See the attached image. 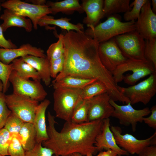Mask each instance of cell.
I'll return each instance as SVG.
<instances>
[{
  "label": "cell",
  "mask_w": 156,
  "mask_h": 156,
  "mask_svg": "<svg viewBox=\"0 0 156 156\" xmlns=\"http://www.w3.org/2000/svg\"><path fill=\"white\" fill-rule=\"evenodd\" d=\"M64 62L62 71L52 81L68 76L94 79L106 86L111 99L123 101L125 96L119 90L112 73L103 65L98 53L99 43L83 31L71 30L64 35Z\"/></svg>",
  "instance_id": "cell-1"
},
{
  "label": "cell",
  "mask_w": 156,
  "mask_h": 156,
  "mask_svg": "<svg viewBox=\"0 0 156 156\" xmlns=\"http://www.w3.org/2000/svg\"><path fill=\"white\" fill-rule=\"evenodd\" d=\"M49 125L47 127L49 139L42 142L44 147L52 150L54 155L70 156L75 153L83 156L92 155L97 151L94 146L97 135L100 132L103 120L81 123L66 121L60 132L55 125V117L49 112L47 114Z\"/></svg>",
  "instance_id": "cell-2"
},
{
  "label": "cell",
  "mask_w": 156,
  "mask_h": 156,
  "mask_svg": "<svg viewBox=\"0 0 156 156\" xmlns=\"http://www.w3.org/2000/svg\"><path fill=\"white\" fill-rule=\"evenodd\" d=\"M155 72L156 70L151 62L128 59L117 66L112 74L117 84L123 80L125 83L133 86L140 79Z\"/></svg>",
  "instance_id": "cell-3"
},
{
  "label": "cell",
  "mask_w": 156,
  "mask_h": 156,
  "mask_svg": "<svg viewBox=\"0 0 156 156\" xmlns=\"http://www.w3.org/2000/svg\"><path fill=\"white\" fill-rule=\"evenodd\" d=\"M135 30V22H122L118 17L111 15L95 27L90 26L84 32L99 43L118 35Z\"/></svg>",
  "instance_id": "cell-4"
},
{
  "label": "cell",
  "mask_w": 156,
  "mask_h": 156,
  "mask_svg": "<svg viewBox=\"0 0 156 156\" xmlns=\"http://www.w3.org/2000/svg\"><path fill=\"white\" fill-rule=\"evenodd\" d=\"M53 109L56 117L70 121L73 113L83 99L82 89L66 88L54 89Z\"/></svg>",
  "instance_id": "cell-5"
},
{
  "label": "cell",
  "mask_w": 156,
  "mask_h": 156,
  "mask_svg": "<svg viewBox=\"0 0 156 156\" xmlns=\"http://www.w3.org/2000/svg\"><path fill=\"white\" fill-rule=\"evenodd\" d=\"M118 88L131 105L141 102L146 105L156 93V72L136 84L127 88L118 86Z\"/></svg>",
  "instance_id": "cell-6"
},
{
  "label": "cell",
  "mask_w": 156,
  "mask_h": 156,
  "mask_svg": "<svg viewBox=\"0 0 156 156\" xmlns=\"http://www.w3.org/2000/svg\"><path fill=\"white\" fill-rule=\"evenodd\" d=\"M5 98L7 106L12 113L25 122L33 123L38 102L13 93L5 94Z\"/></svg>",
  "instance_id": "cell-7"
},
{
  "label": "cell",
  "mask_w": 156,
  "mask_h": 156,
  "mask_svg": "<svg viewBox=\"0 0 156 156\" xmlns=\"http://www.w3.org/2000/svg\"><path fill=\"white\" fill-rule=\"evenodd\" d=\"M1 7L9 10L15 14L28 17L31 20L34 29L38 28V23L43 16L51 14L46 5H36L20 0H8L1 3Z\"/></svg>",
  "instance_id": "cell-8"
},
{
  "label": "cell",
  "mask_w": 156,
  "mask_h": 156,
  "mask_svg": "<svg viewBox=\"0 0 156 156\" xmlns=\"http://www.w3.org/2000/svg\"><path fill=\"white\" fill-rule=\"evenodd\" d=\"M114 38L127 58L146 60L144 54L145 40L135 30L118 35Z\"/></svg>",
  "instance_id": "cell-9"
},
{
  "label": "cell",
  "mask_w": 156,
  "mask_h": 156,
  "mask_svg": "<svg viewBox=\"0 0 156 156\" xmlns=\"http://www.w3.org/2000/svg\"><path fill=\"white\" fill-rule=\"evenodd\" d=\"M40 81L23 79L14 70L9 78L10 83L12 86L13 93L29 97L38 102L44 100L47 95Z\"/></svg>",
  "instance_id": "cell-10"
},
{
  "label": "cell",
  "mask_w": 156,
  "mask_h": 156,
  "mask_svg": "<svg viewBox=\"0 0 156 156\" xmlns=\"http://www.w3.org/2000/svg\"><path fill=\"white\" fill-rule=\"evenodd\" d=\"M109 102L114 108L111 116L118 119L121 125L126 126L131 125L133 132L136 130L138 123L143 122V118L151 113L148 107L137 110L132 107L130 102L126 105H119L111 99Z\"/></svg>",
  "instance_id": "cell-11"
},
{
  "label": "cell",
  "mask_w": 156,
  "mask_h": 156,
  "mask_svg": "<svg viewBox=\"0 0 156 156\" xmlns=\"http://www.w3.org/2000/svg\"><path fill=\"white\" fill-rule=\"evenodd\" d=\"M117 145L129 154H138L145 147L151 145H156V132L148 138L139 140L132 135L122 134L121 129L117 126L110 128Z\"/></svg>",
  "instance_id": "cell-12"
},
{
  "label": "cell",
  "mask_w": 156,
  "mask_h": 156,
  "mask_svg": "<svg viewBox=\"0 0 156 156\" xmlns=\"http://www.w3.org/2000/svg\"><path fill=\"white\" fill-rule=\"evenodd\" d=\"M98 53L102 64L112 74L117 66L128 59L123 55L114 38L99 43Z\"/></svg>",
  "instance_id": "cell-13"
},
{
  "label": "cell",
  "mask_w": 156,
  "mask_h": 156,
  "mask_svg": "<svg viewBox=\"0 0 156 156\" xmlns=\"http://www.w3.org/2000/svg\"><path fill=\"white\" fill-rule=\"evenodd\" d=\"M151 5L147 0L135 22V30L145 40L156 38V14L152 11Z\"/></svg>",
  "instance_id": "cell-14"
},
{
  "label": "cell",
  "mask_w": 156,
  "mask_h": 156,
  "mask_svg": "<svg viewBox=\"0 0 156 156\" xmlns=\"http://www.w3.org/2000/svg\"><path fill=\"white\" fill-rule=\"evenodd\" d=\"M110 97L107 92L88 99V121L109 118L114 110L110 103Z\"/></svg>",
  "instance_id": "cell-15"
},
{
  "label": "cell",
  "mask_w": 156,
  "mask_h": 156,
  "mask_svg": "<svg viewBox=\"0 0 156 156\" xmlns=\"http://www.w3.org/2000/svg\"><path fill=\"white\" fill-rule=\"evenodd\" d=\"M110 126L109 118L103 120L101 131L96 136L95 140L94 146L97 151L110 149L121 155H129V154L127 151L120 148L117 144Z\"/></svg>",
  "instance_id": "cell-16"
},
{
  "label": "cell",
  "mask_w": 156,
  "mask_h": 156,
  "mask_svg": "<svg viewBox=\"0 0 156 156\" xmlns=\"http://www.w3.org/2000/svg\"><path fill=\"white\" fill-rule=\"evenodd\" d=\"M27 55L45 57L47 55L44 51L40 48L33 46L29 43L23 44L19 48L6 49L0 48V61L4 64H9L18 57Z\"/></svg>",
  "instance_id": "cell-17"
},
{
  "label": "cell",
  "mask_w": 156,
  "mask_h": 156,
  "mask_svg": "<svg viewBox=\"0 0 156 156\" xmlns=\"http://www.w3.org/2000/svg\"><path fill=\"white\" fill-rule=\"evenodd\" d=\"M81 5L86 16L83 20L88 27H95L105 16L103 0H83Z\"/></svg>",
  "instance_id": "cell-18"
},
{
  "label": "cell",
  "mask_w": 156,
  "mask_h": 156,
  "mask_svg": "<svg viewBox=\"0 0 156 156\" xmlns=\"http://www.w3.org/2000/svg\"><path fill=\"white\" fill-rule=\"evenodd\" d=\"M50 103L49 100L45 99L39 104L35 112L33 124L36 132L37 143H42L49 139L46 125L45 113Z\"/></svg>",
  "instance_id": "cell-19"
},
{
  "label": "cell",
  "mask_w": 156,
  "mask_h": 156,
  "mask_svg": "<svg viewBox=\"0 0 156 156\" xmlns=\"http://www.w3.org/2000/svg\"><path fill=\"white\" fill-rule=\"evenodd\" d=\"M21 57L36 70L46 86L50 85L51 81L50 62L47 56L40 57L27 55Z\"/></svg>",
  "instance_id": "cell-20"
},
{
  "label": "cell",
  "mask_w": 156,
  "mask_h": 156,
  "mask_svg": "<svg viewBox=\"0 0 156 156\" xmlns=\"http://www.w3.org/2000/svg\"><path fill=\"white\" fill-rule=\"evenodd\" d=\"M3 12L0 16V19L3 21L1 25L3 32L12 27H22L28 32L32 31L33 24L29 19L16 15L7 9L4 10Z\"/></svg>",
  "instance_id": "cell-21"
},
{
  "label": "cell",
  "mask_w": 156,
  "mask_h": 156,
  "mask_svg": "<svg viewBox=\"0 0 156 156\" xmlns=\"http://www.w3.org/2000/svg\"><path fill=\"white\" fill-rule=\"evenodd\" d=\"M70 20V19L66 17L55 19L53 16L47 15L39 20L38 25L40 27L45 26L49 25H54L66 30L67 32L71 30L80 31L83 30V24L80 23L77 24H73L69 22Z\"/></svg>",
  "instance_id": "cell-22"
},
{
  "label": "cell",
  "mask_w": 156,
  "mask_h": 156,
  "mask_svg": "<svg viewBox=\"0 0 156 156\" xmlns=\"http://www.w3.org/2000/svg\"><path fill=\"white\" fill-rule=\"evenodd\" d=\"M46 5L49 7L51 14H53L60 12L71 14L75 11L80 13L84 12L78 0H64L56 2L48 1Z\"/></svg>",
  "instance_id": "cell-23"
},
{
  "label": "cell",
  "mask_w": 156,
  "mask_h": 156,
  "mask_svg": "<svg viewBox=\"0 0 156 156\" xmlns=\"http://www.w3.org/2000/svg\"><path fill=\"white\" fill-rule=\"evenodd\" d=\"M25 151L32 149L37 144V134L32 123L25 122L17 136Z\"/></svg>",
  "instance_id": "cell-24"
},
{
  "label": "cell",
  "mask_w": 156,
  "mask_h": 156,
  "mask_svg": "<svg viewBox=\"0 0 156 156\" xmlns=\"http://www.w3.org/2000/svg\"><path fill=\"white\" fill-rule=\"evenodd\" d=\"M97 80L94 79H86L81 77L68 76L57 81L52 82L54 89L66 88L83 89L86 86Z\"/></svg>",
  "instance_id": "cell-25"
},
{
  "label": "cell",
  "mask_w": 156,
  "mask_h": 156,
  "mask_svg": "<svg viewBox=\"0 0 156 156\" xmlns=\"http://www.w3.org/2000/svg\"><path fill=\"white\" fill-rule=\"evenodd\" d=\"M11 64L13 70L21 77L26 79L32 78L33 80H41L36 70L21 57L15 59Z\"/></svg>",
  "instance_id": "cell-26"
},
{
  "label": "cell",
  "mask_w": 156,
  "mask_h": 156,
  "mask_svg": "<svg viewBox=\"0 0 156 156\" xmlns=\"http://www.w3.org/2000/svg\"><path fill=\"white\" fill-rule=\"evenodd\" d=\"M130 0H104L103 11L105 16L130 11L132 8L130 6Z\"/></svg>",
  "instance_id": "cell-27"
},
{
  "label": "cell",
  "mask_w": 156,
  "mask_h": 156,
  "mask_svg": "<svg viewBox=\"0 0 156 156\" xmlns=\"http://www.w3.org/2000/svg\"><path fill=\"white\" fill-rule=\"evenodd\" d=\"M106 92L107 90L105 85L101 81L96 80L82 89V97L83 99H88Z\"/></svg>",
  "instance_id": "cell-28"
},
{
  "label": "cell",
  "mask_w": 156,
  "mask_h": 156,
  "mask_svg": "<svg viewBox=\"0 0 156 156\" xmlns=\"http://www.w3.org/2000/svg\"><path fill=\"white\" fill-rule=\"evenodd\" d=\"M88 99H83L75 108L72 114L71 121L77 123L88 122Z\"/></svg>",
  "instance_id": "cell-29"
},
{
  "label": "cell",
  "mask_w": 156,
  "mask_h": 156,
  "mask_svg": "<svg viewBox=\"0 0 156 156\" xmlns=\"http://www.w3.org/2000/svg\"><path fill=\"white\" fill-rule=\"evenodd\" d=\"M64 35H58V40L51 44L47 51V56L49 61L59 58L64 55V50L63 43Z\"/></svg>",
  "instance_id": "cell-30"
},
{
  "label": "cell",
  "mask_w": 156,
  "mask_h": 156,
  "mask_svg": "<svg viewBox=\"0 0 156 156\" xmlns=\"http://www.w3.org/2000/svg\"><path fill=\"white\" fill-rule=\"evenodd\" d=\"M25 122L11 113L8 118L4 128L13 135L18 136Z\"/></svg>",
  "instance_id": "cell-31"
},
{
  "label": "cell",
  "mask_w": 156,
  "mask_h": 156,
  "mask_svg": "<svg viewBox=\"0 0 156 156\" xmlns=\"http://www.w3.org/2000/svg\"><path fill=\"white\" fill-rule=\"evenodd\" d=\"M147 0H135L130 4L132 8L131 10L124 14L123 18L126 22L135 21L139 18L141 10Z\"/></svg>",
  "instance_id": "cell-32"
},
{
  "label": "cell",
  "mask_w": 156,
  "mask_h": 156,
  "mask_svg": "<svg viewBox=\"0 0 156 156\" xmlns=\"http://www.w3.org/2000/svg\"><path fill=\"white\" fill-rule=\"evenodd\" d=\"M144 54L145 59L151 62L156 70V38L145 40Z\"/></svg>",
  "instance_id": "cell-33"
},
{
  "label": "cell",
  "mask_w": 156,
  "mask_h": 156,
  "mask_svg": "<svg viewBox=\"0 0 156 156\" xmlns=\"http://www.w3.org/2000/svg\"><path fill=\"white\" fill-rule=\"evenodd\" d=\"M13 70L12 64H6L0 61V79L3 84V92L6 93L10 86L9 78Z\"/></svg>",
  "instance_id": "cell-34"
},
{
  "label": "cell",
  "mask_w": 156,
  "mask_h": 156,
  "mask_svg": "<svg viewBox=\"0 0 156 156\" xmlns=\"http://www.w3.org/2000/svg\"><path fill=\"white\" fill-rule=\"evenodd\" d=\"M13 135L4 128L0 129V154L8 155V149Z\"/></svg>",
  "instance_id": "cell-35"
},
{
  "label": "cell",
  "mask_w": 156,
  "mask_h": 156,
  "mask_svg": "<svg viewBox=\"0 0 156 156\" xmlns=\"http://www.w3.org/2000/svg\"><path fill=\"white\" fill-rule=\"evenodd\" d=\"M10 156H25V151L17 136L13 135L8 149Z\"/></svg>",
  "instance_id": "cell-36"
},
{
  "label": "cell",
  "mask_w": 156,
  "mask_h": 156,
  "mask_svg": "<svg viewBox=\"0 0 156 156\" xmlns=\"http://www.w3.org/2000/svg\"><path fill=\"white\" fill-rule=\"evenodd\" d=\"M25 156H53V151L48 148L43 147L42 143H37L31 150L25 151Z\"/></svg>",
  "instance_id": "cell-37"
},
{
  "label": "cell",
  "mask_w": 156,
  "mask_h": 156,
  "mask_svg": "<svg viewBox=\"0 0 156 156\" xmlns=\"http://www.w3.org/2000/svg\"><path fill=\"white\" fill-rule=\"evenodd\" d=\"M5 94L0 93V129L4 127L6 121L12 113L9 109L5 102Z\"/></svg>",
  "instance_id": "cell-38"
},
{
  "label": "cell",
  "mask_w": 156,
  "mask_h": 156,
  "mask_svg": "<svg viewBox=\"0 0 156 156\" xmlns=\"http://www.w3.org/2000/svg\"><path fill=\"white\" fill-rule=\"evenodd\" d=\"M64 62V55L61 57L50 61L51 77L55 79L63 70Z\"/></svg>",
  "instance_id": "cell-39"
},
{
  "label": "cell",
  "mask_w": 156,
  "mask_h": 156,
  "mask_svg": "<svg viewBox=\"0 0 156 156\" xmlns=\"http://www.w3.org/2000/svg\"><path fill=\"white\" fill-rule=\"evenodd\" d=\"M151 114L147 117L143 118V122L150 127L156 129V105L153 106L150 109Z\"/></svg>",
  "instance_id": "cell-40"
},
{
  "label": "cell",
  "mask_w": 156,
  "mask_h": 156,
  "mask_svg": "<svg viewBox=\"0 0 156 156\" xmlns=\"http://www.w3.org/2000/svg\"><path fill=\"white\" fill-rule=\"evenodd\" d=\"M1 2H0V12L1 10ZM0 47L6 49L16 48V46L10 40H7L5 38L3 31L0 25Z\"/></svg>",
  "instance_id": "cell-41"
},
{
  "label": "cell",
  "mask_w": 156,
  "mask_h": 156,
  "mask_svg": "<svg viewBox=\"0 0 156 156\" xmlns=\"http://www.w3.org/2000/svg\"><path fill=\"white\" fill-rule=\"evenodd\" d=\"M138 155V156H156V145L146 147Z\"/></svg>",
  "instance_id": "cell-42"
},
{
  "label": "cell",
  "mask_w": 156,
  "mask_h": 156,
  "mask_svg": "<svg viewBox=\"0 0 156 156\" xmlns=\"http://www.w3.org/2000/svg\"><path fill=\"white\" fill-rule=\"evenodd\" d=\"M118 153L111 149H108L106 151H101L96 156H116Z\"/></svg>",
  "instance_id": "cell-43"
},
{
  "label": "cell",
  "mask_w": 156,
  "mask_h": 156,
  "mask_svg": "<svg viewBox=\"0 0 156 156\" xmlns=\"http://www.w3.org/2000/svg\"><path fill=\"white\" fill-rule=\"evenodd\" d=\"M26 2H29L33 4L38 5H46L47 3L45 0H30L27 1Z\"/></svg>",
  "instance_id": "cell-44"
},
{
  "label": "cell",
  "mask_w": 156,
  "mask_h": 156,
  "mask_svg": "<svg viewBox=\"0 0 156 156\" xmlns=\"http://www.w3.org/2000/svg\"><path fill=\"white\" fill-rule=\"evenodd\" d=\"M152 8L151 9L153 12L156 14V0H152L151 1Z\"/></svg>",
  "instance_id": "cell-45"
},
{
  "label": "cell",
  "mask_w": 156,
  "mask_h": 156,
  "mask_svg": "<svg viewBox=\"0 0 156 156\" xmlns=\"http://www.w3.org/2000/svg\"><path fill=\"white\" fill-rule=\"evenodd\" d=\"M3 84L2 81L0 79V93L3 92Z\"/></svg>",
  "instance_id": "cell-46"
},
{
  "label": "cell",
  "mask_w": 156,
  "mask_h": 156,
  "mask_svg": "<svg viewBox=\"0 0 156 156\" xmlns=\"http://www.w3.org/2000/svg\"><path fill=\"white\" fill-rule=\"evenodd\" d=\"M81 154L78 153H75L72 155L70 156H80Z\"/></svg>",
  "instance_id": "cell-47"
},
{
  "label": "cell",
  "mask_w": 156,
  "mask_h": 156,
  "mask_svg": "<svg viewBox=\"0 0 156 156\" xmlns=\"http://www.w3.org/2000/svg\"><path fill=\"white\" fill-rule=\"evenodd\" d=\"M93 156V155H92V154H88V155H87L85 156H83L82 155H81V156Z\"/></svg>",
  "instance_id": "cell-48"
},
{
  "label": "cell",
  "mask_w": 156,
  "mask_h": 156,
  "mask_svg": "<svg viewBox=\"0 0 156 156\" xmlns=\"http://www.w3.org/2000/svg\"><path fill=\"white\" fill-rule=\"evenodd\" d=\"M116 156H122L121 155L118 154Z\"/></svg>",
  "instance_id": "cell-49"
},
{
  "label": "cell",
  "mask_w": 156,
  "mask_h": 156,
  "mask_svg": "<svg viewBox=\"0 0 156 156\" xmlns=\"http://www.w3.org/2000/svg\"><path fill=\"white\" fill-rule=\"evenodd\" d=\"M53 156H58V155H53Z\"/></svg>",
  "instance_id": "cell-50"
},
{
  "label": "cell",
  "mask_w": 156,
  "mask_h": 156,
  "mask_svg": "<svg viewBox=\"0 0 156 156\" xmlns=\"http://www.w3.org/2000/svg\"><path fill=\"white\" fill-rule=\"evenodd\" d=\"M0 156H2L0 154Z\"/></svg>",
  "instance_id": "cell-51"
}]
</instances>
